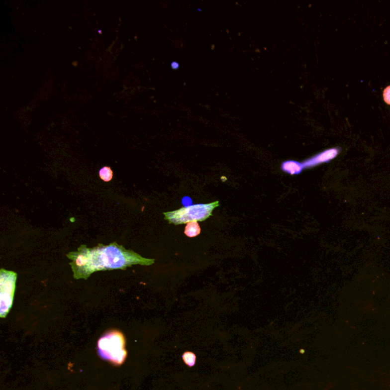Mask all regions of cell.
I'll use <instances>...</instances> for the list:
<instances>
[{
    "instance_id": "6da1fadb",
    "label": "cell",
    "mask_w": 390,
    "mask_h": 390,
    "mask_svg": "<svg viewBox=\"0 0 390 390\" xmlns=\"http://www.w3.org/2000/svg\"><path fill=\"white\" fill-rule=\"evenodd\" d=\"M70 265L75 279L87 280L92 274L100 271L124 270L133 265L143 266L154 264V259H146L130 249L114 242L109 245L98 244L89 248L82 245L76 252H69Z\"/></svg>"
},
{
    "instance_id": "7a4b0ae2",
    "label": "cell",
    "mask_w": 390,
    "mask_h": 390,
    "mask_svg": "<svg viewBox=\"0 0 390 390\" xmlns=\"http://www.w3.org/2000/svg\"><path fill=\"white\" fill-rule=\"evenodd\" d=\"M98 352L104 361L121 365L127 358L124 335L117 330L105 332L98 341Z\"/></svg>"
},
{
    "instance_id": "3957f363",
    "label": "cell",
    "mask_w": 390,
    "mask_h": 390,
    "mask_svg": "<svg viewBox=\"0 0 390 390\" xmlns=\"http://www.w3.org/2000/svg\"><path fill=\"white\" fill-rule=\"evenodd\" d=\"M219 206V201L216 200L210 203H199L185 206L179 210L166 212L163 213L165 219L169 223L175 225L186 224L192 221H204L210 217L213 210Z\"/></svg>"
},
{
    "instance_id": "277c9868",
    "label": "cell",
    "mask_w": 390,
    "mask_h": 390,
    "mask_svg": "<svg viewBox=\"0 0 390 390\" xmlns=\"http://www.w3.org/2000/svg\"><path fill=\"white\" fill-rule=\"evenodd\" d=\"M17 274L2 268L0 270V316L5 318L13 304Z\"/></svg>"
},
{
    "instance_id": "5b68a950",
    "label": "cell",
    "mask_w": 390,
    "mask_h": 390,
    "mask_svg": "<svg viewBox=\"0 0 390 390\" xmlns=\"http://www.w3.org/2000/svg\"><path fill=\"white\" fill-rule=\"evenodd\" d=\"M340 153V149L331 148L325 151L321 152L318 154L315 155L312 157L307 159L302 163L304 169H309V168L315 167L319 166L322 163H328L331 160H333L338 156Z\"/></svg>"
},
{
    "instance_id": "8992f818",
    "label": "cell",
    "mask_w": 390,
    "mask_h": 390,
    "mask_svg": "<svg viewBox=\"0 0 390 390\" xmlns=\"http://www.w3.org/2000/svg\"><path fill=\"white\" fill-rule=\"evenodd\" d=\"M281 169L284 173H288L291 176L299 175L304 169L303 164L295 160H286L281 165Z\"/></svg>"
},
{
    "instance_id": "52a82bcc",
    "label": "cell",
    "mask_w": 390,
    "mask_h": 390,
    "mask_svg": "<svg viewBox=\"0 0 390 390\" xmlns=\"http://www.w3.org/2000/svg\"><path fill=\"white\" fill-rule=\"evenodd\" d=\"M201 229L197 221L189 222L185 228V235L188 237L193 238L200 235Z\"/></svg>"
},
{
    "instance_id": "ba28073f",
    "label": "cell",
    "mask_w": 390,
    "mask_h": 390,
    "mask_svg": "<svg viewBox=\"0 0 390 390\" xmlns=\"http://www.w3.org/2000/svg\"><path fill=\"white\" fill-rule=\"evenodd\" d=\"M99 176L104 182H110L113 178L112 170L107 166L101 168L99 171Z\"/></svg>"
},
{
    "instance_id": "9c48e42d",
    "label": "cell",
    "mask_w": 390,
    "mask_h": 390,
    "mask_svg": "<svg viewBox=\"0 0 390 390\" xmlns=\"http://www.w3.org/2000/svg\"><path fill=\"white\" fill-rule=\"evenodd\" d=\"M182 358H183L184 362L186 363L189 367H190V368H192V367H194V366L195 365V363H196V356H195L194 353L189 352V351L184 353V355L182 356Z\"/></svg>"
},
{
    "instance_id": "30bf717a",
    "label": "cell",
    "mask_w": 390,
    "mask_h": 390,
    "mask_svg": "<svg viewBox=\"0 0 390 390\" xmlns=\"http://www.w3.org/2000/svg\"><path fill=\"white\" fill-rule=\"evenodd\" d=\"M384 99L387 104L390 105V86H389L384 90Z\"/></svg>"
},
{
    "instance_id": "8fae6325",
    "label": "cell",
    "mask_w": 390,
    "mask_h": 390,
    "mask_svg": "<svg viewBox=\"0 0 390 390\" xmlns=\"http://www.w3.org/2000/svg\"><path fill=\"white\" fill-rule=\"evenodd\" d=\"M171 67H172L173 70H177V69L179 68V63L174 61V62H173L172 64H171Z\"/></svg>"
}]
</instances>
